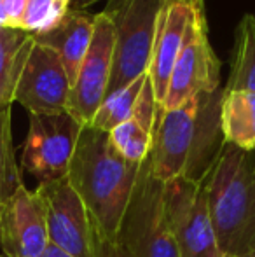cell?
Wrapping results in <instances>:
<instances>
[{
  "label": "cell",
  "instance_id": "obj_4",
  "mask_svg": "<svg viewBox=\"0 0 255 257\" xmlns=\"http://www.w3.org/2000/svg\"><path fill=\"white\" fill-rule=\"evenodd\" d=\"M164 0H107L114 23V60L107 95L149 74Z\"/></svg>",
  "mask_w": 255,
  "mask_h": 257
},
{
  "label": "cell",
  "instance_id": "obj_25",
  "mask_svg": "<svg viewBox=\"0 0 255 257\" xmlns=\"http://www.w3.org/2000/svg\"><path fill=\"white\" fill-rule=\"evenodd\" d=\"M96 2H100V0H74L72 7H77V9H84V7L93 6V4H96Z\"/></svg>",
  "mask_w": 255,
  "mask_h": 257
},
{
  "label": "cell",
  "instance_id": "obj_10",
  "mask_svg": "<svg viewBox=\"0 0 255 257\" xmlns=\"http://www.w3.org/2000/svg\"><path fill=\"white\" fill-rule=\"evenodd\" d=\"M114 60V23L102 11L95 14L93 41L70 89L67 112L82 126H89L107 96Z\"/></svg>",
  "mask_w": 255,
  "mask_h": 257
},
{
  "label": "cell",
  "instance_id": "obj_20",
  "mask_svg": "<svg viewBox=\"0 0 255 257\" xmlns=\"http://www.w3.org/2000/svg\"><path fill=\"white\" fill-rule=\"evenodd\" d=\"M23 184L20 166L16 163L11 130V105H0V203Z\"/></svg>",
  "mask_w": 255,
  "mask_h": 257
},
{
  "label": "cell",
  "instance_id": "obj_16",
  "mask_svg": "<svg viewBox=\"0 0 255 257\" xmlns=\"http://www.w3.org/2000/svg\"><path fill=\"white\" fill-rule=\"evenodd\" d=\"M220 126L224 142L255 151V93L222 89Z\"/></svg>",
  "mask_w": 255,
  "mask_h": 257
},
{
  "label": "cell",
  "instance_id": "obj_2",
  "mask_svg": "<svg viewBox=\"0 0 255 257\" xmlns=\"http://www.w3.org/2000/svg\"><path fill=\"white\" fill-rule=\"evenodd\" d=\"M140 166L114 149L109 133L93 126L82 128L67 179L86 205L93 229L100 236L117 240Z\"/></svg>",
  "mask_w": 255,
  "mask_h": 257
},
{
  "label": "cell",
  "instance_id": "obj_23",
  "mask_svg": "<svg viewBox=\"0 0 255 257\" xmlns=\"http://www.w3.org/2000/svg\"><path fill=\"white\" fill-rule=\"evenodd\" d=\"M93 257H131L129 252L121 243L114 240L100 236L95 233L93 236Z\"/></svg>",
  "mask_w": 255,
  "mask_h": 257
},
{
  "label": "cell",
  "instance_id": "obj_15",
  "mask_svg": "<svg viewBox=\"0 0 255 257\" xmlns=\"http://www.w3.org/2000/svg\"><path fill=\"white\" fill-rule=\"evenodd\" d=\"M95 14H89L77 7H70L67 16L55 28L44 34L32 35L35 42L53 49L62 60L70 84L74 86L79 68L93 41Z\"/></svg>",
  "mask_w": 255,
  "mask_h": 257
},
{
  "label": "cell",
  "instance_id": "obj_8",
  "mask_svg": "<svg viewBox=\"0 0 255 257\" xmlns=\"http://www.w3.org/2000/svg\"><path fill=\"white\" fill-rule=\"evenodd\" d=\"M164 206L178 257H227L220 250L206 205L204 182L178 177L164 184Z\"/></svg>",
  "mask_w": 255,
  "mask_h": 257
},
{
  "label": "cell",
  "instance_id": "obj_24",
  "mask_svg": "<svg viewBox=\"0 0 255 257\" xmlns=\"http://www.w3.org/2000/svg\"><path fill=\"white\" fill-rule=\"evenodd\" d=\"M41 257H74V255H70V254H67V252L60 250V248L55 247V245H49V247L46 248V252Z\"/></svg>",
  "mask_w": 255,
  "mask_h": 257
},
{
  "label": "cell",
  "instance_id": "obj_17",
  "mask_svg": "<svg viewBox=\"0 0 255 257\" xmlns=\"http://www.w3.org/2000/svg\"><path fill=\"white\" fill-rule=\"evenodd\" d=\"M34 42V37L20 28L0 27V105L14 102V91Z\"/></svg>",
  "mask_w": 255,
  "mask_h": 257
},
{
  "label": "cell",
  "instance_id": "obj_11",
  "mask_svg": "<svg viewBox=\"0 0 255 257\" xmlns=\"http://www.w3.org/2000/svg\"><path fill=\"white\" fill-rule=\"evenodd\" d=\"M70 89V79L58 54L34 42L14 91V102L23 105L28 114H58L67 110Z\"/></svg>",
  "mask_w": 255,
  "mask_h": 257
},
{
  "label": "cell",
  "instance_id": "obj_9",
  "mask_svg": "<svg viewBox=\"0 0 255 257\" xmlns=\"http://www.w3.org/2000/svg\"><path fill=\"white\" fill-rule=\"evenodd\" d=\"M44 205L49 243L74 257H93V222L77 191L65 177L37 186Z\"/></svg>",
  "mask_w": 255,
  "mask_h": 257
},
{
  "label": "cell",
  "instance_id": "obj_18",
  "mask_svg": "<svg viewBox=\"0 0 255 257\" xmlns=\"http://www.w3.org/2000/svg\"><path fill=\"white\" fill-rule=\"evenodd\" d=\"M225 91L255 93V16L246 14L241 18L234 34V48L231 56Z\"/></svg>",
  "mask_w": 255,
  "mask_h": 257
},
{
  "label": "cell",
  "instance_id": "obj_7",
  "mask_svg": "<svg viewBox=\"0 0 255 257\" xmlns=\"http://www.w3.org/2000/svg\"><path fill=\"white\" fill-rule=\"evenodd\" d=\"M84 126L70 114H30L21 151V168L39 184L68 175L72 156Z\"/></svg>",
  "mask_w": 255,
  "mask_h": 257
},
{
  "label": "cell",
  "instance_id": "obj_13",
  "mask_svg": "<svg viewBox=\"0 0 255 257\" xmlns=\"http://www.w3.org/2000/svg\"><path fill=\"white\" fill-rule=\"evenodd\" d=\"M196 2L197 0H164L161 9L149 67V81L159 103H163L166 96L171 72L184 46L185 32Z\"/></svg>",
  "mask_w": 255,
  "mask_h": 257
},
{
  "label": "cell",
  "instance_id": "obj_1",
  "mask_svg": "<svg viewBox=\"0 0 255 257\" xmlns=\"http://www.w3.org/2000/svg\"><path fill=\"white\" fill-rule=\"evenodd\" d=\"M222 89L191 98L173 110L161 108L150 165L163 184L178 177L204 182L224 146L220 126Z\"/></svg>",
  "mask_w": 255,
  "mask_h": 257
},
{
  "label": "cell",
  "instance_id": "obj_26",
  "mask_svg": "<svg viewBox=\"0 0 255 257\" xmlns=\"http://www.w3.org/2000/svg\"><path fill=\"white\" fill-rule=\"evenodd\" d=\"M241 257H255V250L250 252V254H246V255H241Z\"/></svg>",
  "mask_w": 255,
  "mask_h": 257
},
{
  "label": "cell",
  "instance_id": "obj_22",
  "mask_svg": "<svg viewBox=\"0 0 255 257\" xmlns=\"http://www.w3.org/2000/svg\"><path fill=\"white\" fill-rule=\"evenodd\" d=\"M27 0H0V27L20 28Z\"/></svg>",
  "mask_w": 255,
  "mask_h": 257
},
{
  "label": "cell",
  "instance_id": "obj_12",
  "mask_svg": "<svg viewBox=\"0 0 255 257\" xmlns=\"http://www.w3.org/2000/svg\"><path fill=\"white\" fill-rule=\"evenodd\" d=\"M44 205L35 191L20 184L0 203V248L7 257H41L49 247Z\"/></svg>",
  "mask_w": 255,
  "mask_h": 257
},
{
  "label": "cell",
  "instance_id": "obj_21",
  "mask_svg": "<svg viewBox=\"0 0 255 257\" xmlns=\"http://www.w3.org/2000/svg\"><path fill=\"white\" fill-rule=\"evenodd\" d=\"M74 0H27L20 30L30 35L44 34L67 16Z\"/></svg>",
  "mask_w": 255,
  "mask_h": 257
},
{
  "label": "cell",
  "instance_id": "obj_27",
  "mask_svg": "<svg viewBox=\"0 0 255 257\" xmlns=\"http://www.w3.org/2000/svg\"><path fill=\"white\" fill-rule=\"evenodd\" d=\"M0 257H7V255H4V254H0Z\"/></svg>",
  "mask_w": 255,
  "mask_h": 257
},
{
  "label": "cell",
  "instance_id": "obj_5",
  "mask_svg": "<svg viewBox=\"0 0 255 257\" xmlns=\"http://www.w3.org/2000/svg\"><path fill=\"white\" fill-rule=\"evenodd\" d=\"M116 241L131 257H178L164 206V184L156 179L149 158L140 166Z\"/></svg>",
  "mask_w": 255,
  "mask_h": 257
},
{
  "label": "cell",
  "instance_id": "obj_19",
  "mask_svg": "<svg viewBox=\"0 0 255 257\" xmlns=\"http://www.w3.org/2000/svg\"><path fill=\"white\" fill-rule=\"evenodd\" d=\"M147 77H149V74L142 75L136 81H133L131 84L107 95L89 126L100 130V132L110 133L114 128L126 122L131 117L133 110H135L136 100H138V95L142 91L143 84H145Z\"/></svg>",
  "mask_w": 255,
  "mask_h": 257
},
{
  "label": "cell",
  "instance_id": "obj_3",
  "mask_svg": "<svg viewBox=\"0 0 255 257\" xmlns=\"http://www.w3.org/2000/svg\"><path fill=\"white\" fill-rule=\"evenodd\" d=\"M210 219L220 250L241 257L255 250V151L224 142L204 179Z\"/></svg>",
  "mask_w": 255,
  "mask_h": 257
},
{
  "label": "cell",
  "instance_id": "obj_6",
  "mask_svg": "<svg viewBox=\"0 0 255 257\" xmlns=\"http://www.w3.org/2000/svg\"><path fill=\"white\" fill-rule=\"evenodd\" d=\"M220 89V61L208 39L203 0H197L161 107L173 110L191 98Z\"/></svg>",
  "mask_w": 255,
  "mask_h": 257
},
{
  "label": "cell",
  "instance_id": "obj_14",
  "mask_svg": "<svg viewBox=\"0 0 255 257\" xmlns=\"http://www.w3.org/2000/svg\"><path fill=\"white\" fill-rule=\"evenodd\" d=\"M161 108L163 107L156 100L152 84L147 77L131 117L109 133L110 144L126 161L142 165L150 156Z\"/></svg>",
  "mask_w": 255,
  "mask_h": 257
}]
</instances>
